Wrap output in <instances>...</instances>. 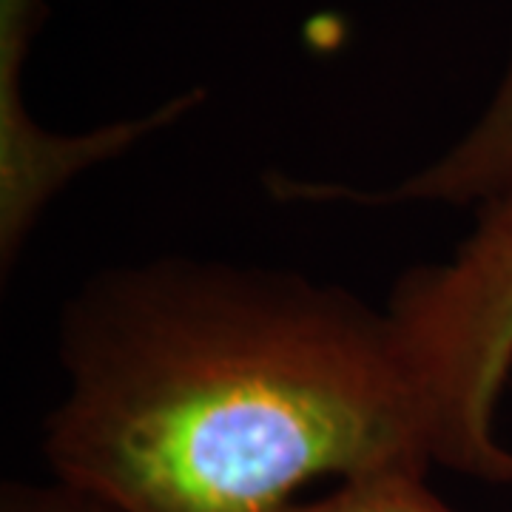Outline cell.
Masks as SVG:
<instances>
[{
  "label": "cell",
  "instance_id": "5b68a950",
  "mask_svg": "<svg viewBox=\"0 0 512 512\" xmlns=\"http://www.w3.org/2000/svg\"><path fill=\"white\" fill-rule=\"evenodd\" d=\"M274 512H456L427 487L424 467H384L342 478L328 495L288 501Z\"/></svg>",
  "mask_w": 512,
  "mask_h": 512
},
{
  "label": "cell",
  "instance_id": "3957f363",
  "mask_svg": "<svg viewBox=\"0 0 512 512\" xmlns=\"http://www.w3.org/2000/svg\"><path fill=\"white\" fill-rule=\"evenodd\" d=\"M512 180V52L504 74L473 126L436 160L390 185L296 183L288 180V200L353 202L365 208H390L410 202H439L476 208Z\"/></svg>",
  "mask_w": 512,
  "mask_h": 512
},
{
  "label": "cell",
  "instance_id": "8992f818",
  "mask_svg": "<svg viewBox=\"0 0 512 512\" xmlns=\"http://www.w3.org/2000/svg\"><path fill=\"white\" fill-rule=\"evenodd\" d=\"M0 512H114L89 495L77 493L63 481L52 484H9L3 490Z\"/></svg>",
  "mask_w": 512,
  "mask_h": 512
},
{
  "label": "cell",
  "instance_id": "7a4b0ae2",
  "mask_svg": "<svg viewBox=\"0 0 512 512\" xmlns=\"http://www.w3.org/2000/svg\"><path fill=\"white\" fill-rule=\"evenodd\" d=\"M473 214V231L444 262L396 279L384 311L424 407L433 461L512 484V447L498 433L512 376V180Z\"/></svg>",
  "mask_w": 512,
  "mask_h": 512
},
{
  "label": "cell",
  "instance_id": "6da1fadb",
  "mask_svg": "<svg viewBox=\"0 0 512 512\" xmlns=\"http://www.w3.org/2000/svg\"><path fill=\"white\" fill-rule=\"evenodd\" d=\"M57 481L114 512H274L316 478L430 470L384 308L296 271L154 256L57 319Z\"/></svg>",
  "mask_w": 512,
  "mask_h": 512
},
{
  "label": "cell",
  "instance_id": "277c9868",
  "mask_svg": "<svg viewBox=\"0 0 512 512\" xmlns=\"http://www.w3.org/2000/svg\"><path fill=\"white\" fill-rule=\"evenodd\" d=\"M46 0H0V197L15 205L52 197L80 157L72 134H52L23 103V66Z\"/></svg>",
  "mask_w": 512,
  "mask_h": 512
}]
</instances>
